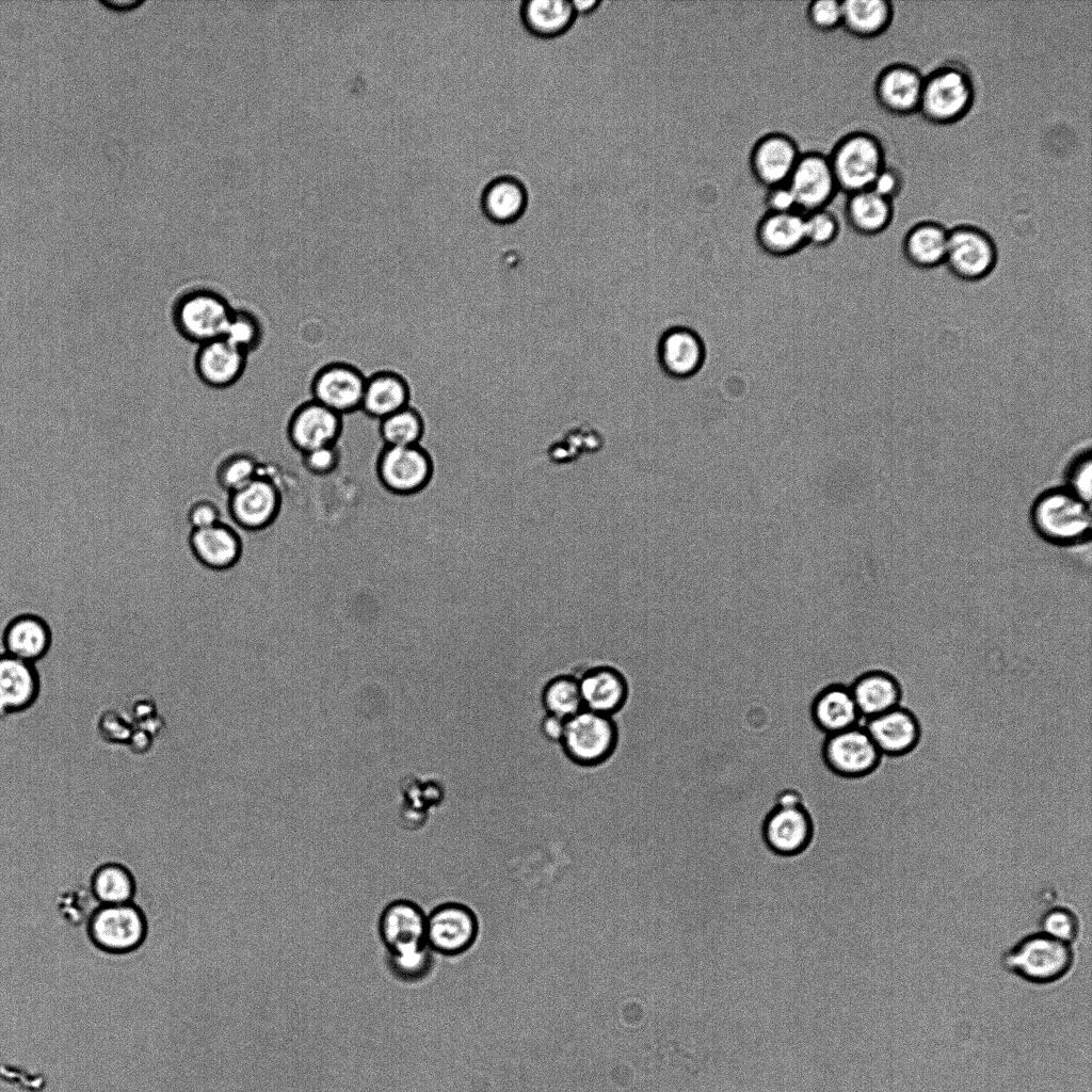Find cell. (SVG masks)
I'll return each mask as SVG.
<instances>
[{"label": "cell", "mask_w": 1092, "mask_h": 1092, "mask_svg": "<svg viewBox=\"0 0 1092 1092\" xmlns=\"http://www.w3.org/2000/svg\"><path fill=\"white\" fill-rule=\"evenodd\" d=\"M619 741L620 730L613 717L582 709L566 720L559 744L573 764L594 768L612 757Z\"/></svg>", "instance_id": "obj_7"}, {"label": "cell", "mask_w": 1092, "mask_h": 1092, "mask_svg": "<svg viewBox=\"0 0 1092 1092\" xmlns=\"http://www.w3.org/2000/svg\"><path fill=\"white\" fill-rule=\"evenodd\" d=\"M764 206L766 208V212L781 213L799 211L794 196L787 182L766 189Z\"/></svg>", "instance_id": "obj_49"}, {"label": "cell", "mask_w": 1092, "mask_h": 1092, "mask_svg": "<svg viewBox=\"0 0 1092 1092\" xmlns=\"http://www.w3.org/2000/svg\"><path fill=\"white\" fill-rule=\"evenodd\" d=\"M998 251L992 236L971 224H959L949 229L944 264L958 279L979 282L995 269Z\"/></svg>", "instance_id": "obj_8"}, {"label": "cell", "mask_w": 1092, "mask_h": 1092, "mask_svg": "<svg viewBox=\"0 0 1092 1092\" xmlns=\"http://www.w3.org/2000/svg\"><path fill=\"white\" fill-rule=\"evenodd\" d=\"M42 690L37 667L0 653V719L30 709Z\"/></svg>", "instance_id": "obj_23"}, {"label": "cell", "mask_w": 1092, "mask_h": 1092, "mask_svg": "<svg viewBox=\"0 0 1092 1092\" xmlns=\"http://www.w3.org/2000/svg\"><path fill=\"white\" fill-rule=\"evenodd\" d=\"M576 675L584 709L613 717L626 705L629 682L617 665L597 662L581 669Z\"/></svg>", "instance_id": "obj_17"}, {"label": "cell", "mask_w": 1092, "mask_h": 1092, "mask_svg": "<svg viewBox=\"0 0 1092 1092\" xmlns=\"http://www.w3.org/2000/svg\"><path fill=\"white\" fill-rule=\"evenodd\" d=\"M760 836L767 849L780 857H794L808 849L815 821L798 791L786 789L776 796L762 818Z\"/></svg>", "instance_id": "obj_3"}, {"label": "cell", "mask_w": 1092, "mask_h": 1092, "mask_svg": "<svg viewBox=\"0 0 1092 1092\" xmlns=\"http://www.w3.org/2000/svg\"><path fill=\"white\" fill-rule=\"evenodd\" d=\"M845 218L849 227L862 236H877L890 225L894 219V202L879 195L871 189L847 194Z\"/></svg>", "instance_id": "obj_31"}, {"label": "cell", "mask_w": 1092, "mask_h": 1092, "mask_svg": "<svg viewBox=\"0 0 1092 1092\" xmlns=\"http://www.w3.org/2000/svg\"><path fill=\"white\" fill-rule=\"evenodd\" d=\"M903 187L904 179L901 172L897 167L886 164L878 174L870 189L894 202L900 195Z\"/></svg>", "instance_id": "obj_48"}, {"label": "cell", "mask_w": 1092, "mask_h": 1092, "mask_svg": "<svg viewBox=\"0 0 1092 1092\" xmlns=\"http://www.w3.org/2000/svg\"><path fill=\"white\" fill-rule=\"evenodd\" d=\"M277 487L267 478L256 477L242 488L227 495L226 510L231 520L246 530H261L279 510Z\"/></svg>", "instance_id": "obj_20"}, {"label": "cell", "mask_w": 1092, "mask_h": 1092, "mask_svg": "<svg viewBox=\"0 0 1092 1092\" xmlns=\"http://www.w3.org/2000/svg\"><path fill=\"white\" fill-rule=\"evenodd\" d=\"M805 17L812 28L831 32L841 27L842 5L838 0H814L805 10Z\"/></svg>", "instance_id": "obj_45"}, {"label": "cell", "mask_w": 1092, "mask_h": 1092, "mask_svg": "<svg viewBox=\"0 0 1092 1092\" xmlns=\"http://www.w3.org/2000/svg\"><path fill=\"white\" fill-rule=\"evenodd\" d=\"M286 436L300 453L336 445L343 431V416L312 399L300 403L286 422Z\"/></svg>", "instance_id": "obj_15"}, {"label": "cell", "mask_w": 1092, "mask_h": 1092, "mask_svg": "<svg viewBox=\"0 0 1092 1092\" xmlns=\"http://www.w3.org/2000/svg\"><path fill=\"white\" fill-rule=\"evenodd\" d=\"M526 199L525 189L518 180L512 177H500L485 189L482 207L492 221L498 224H508L523 213Z\"/></svg>", "instance_id": "obj_36"}, {"label": "cell", "mask_w": 1092, "mask_h": 1092, "mask_svg": "<svg viewBox=\"0 0 1092 1092\" xmlns=\"http://www.w3.org/2000/svg\"><path fill=\"white\" fill-rule=\"evenodd\" d=\"M376 471L382 484L400 495L421 492L433 475V462L421 446L385 447L381 449Z\"/></svg>", "instance_id": "obj_13"}, {"label": "cell", "mask_w": 1092, "mask_h": 1092, "mask_svg": "<svg viewBox=\"0 0 1092 1092\" xmlns=\"http://www.w3.org/2000/svg\"><path fill=\"white\" fill-rule=\"evenodd\" d=\"M232 309L234 305L222 292L194 287L175 299L171 315L178 334L200 346L223 338Z\"/></svg>", "instance_id": "obj_4"}, {"label": "cell", "mask_w": 1092, "mask_h": 1092, "mask_svg": "<svg viewBox=\"0 0 1092 1092\" xmlns=\"http://www.w3.org/2000/svg\"><path fill=\"white\" fill-rule=\"evenodd\" d=\"M107 9L114 12H127L142 5L145 0H99Z\"/></svg>", "instance_id": "obj_51"}, {"label": "cell", "mask_w": 1092, "mask_h": 1092, "mask_svg": "<svg viewBox=\"0 0 1092 1092\" xmlns=\"http://www.w3.org/2000/svg\"><path fill=\"white\" fill-rule=\"evenodd\" d=\"M219 495L211 499H200L193 503L188 513V520L193 530L212 527L222 521L224 508Z\"/></svg>", "instance_id": "obj_46"}, {"label": "cell", "mask_w": 1092, "mask_h": 1092, "mask_svg": "<svg viewBox=\"0 0 1092 1092\" xmlns=\"http://www.w3.org/2000/svg\"><path fill=\"white\" fill-rule=\"evenodd\" d=\"M575 11L571 0H525L523 19L526 27L541 37H555L572 25Z\"/></svg>", "instance_id": "obj_35"}, {"label": "cell", "mask_w": 1092, "mask_h": 1092, "mask_svg": "<svg viewBox=\"0 0 1092 1092\" xmlns=\"http://www.w3.org/2000/svg\"><path fill=\"white\" fill-rule=\"evenodd\" d=\"M257 469V463L253 456L232 453L221 459L215 477L220 487L229 495L258 477Z\"/></svg>", "instance_id": "obj_41"}, {"label": "cell", "mask_w": 1092, "mask_h": 1092, "mask_svg": "<svg viewBox=\"0 0 1092 1092\" xmlns=\"http://www.w3.org/2000/svg\"><path fill=\"white\" fill-rule=\"evenodd\" d=\"M190 545L196 559L214 571L230 569L242 555L241 539L225 519L206 529L192 530Z\"/></svg>", "instance_id": "obj_29"}, {"label": "cell", "mask_w": 1092, "mask_h": 1092, "mask_svg": "<svg viewBox=\"0 0 1092 1092\" xmlns=\"http://www.w3.org/2000/svg\"><path fill=\"white\" fill-rule=\"evenodd\" d=\"M801 154L791 135L781 131L765 133L750 150V172L765 189L786 183Z\"/></svg>", "instance_id": "obj_16"}, {"label": "cell", "mask_w": 1092, "mask_h": 1092, "mask_svg": "<svg viewBox=\"0 0 1092 1092\" xmlns=\"http://www.w3.org/2000/svg\"><path fill=\"white\" fill-rule=\"evenodd\" d=\"M367 374L357 366L330 360L322 364L309 382V398L347 416L360 411Z\"/></svg>", "instance_id": "obj_10"}, {"label": "cell", "mask_w": 1092, "mask_h": 1092, "mask_svg": "<svg viewBox=\"0 0 1092 1092\" xmlns=\"http://www.w3.org/2000/svg\"><path fill=\"white\" fill-rule=\"evenodd\" d=\"M479 932L475 913L459 902H446L427 915L425 942L433 952L455 957L466 952Z\"/></svg>", "instance_id": "obj_12"}, {"label": "cell", "mask_w": 1092, "mask_h": 1092, "mask_svg": "<svg viewBox=\"0 0 1092 1092\" xmlns=\"http://www.w3.org/2000/svg\"><path fill=\"white\" fill-rule=\"evenodd\" d=\"M89 884L101 905L125 904L132 901L136 880L132 870L118 862H106L92 871Z\"/></svg>", "instance_id": "obj_34"}, {"label": "cell", "mask_w": 1092, "mask_h": 1092, "mask_svg": "<svg viewBox=\"0 0 1092 1092\" xmlns=\"http://www.w3.org/2000/svg\"><path fill=\"white\" fill-rule=\"evenodd\" d=\"M925 75L908 63H893L880 70L873 83L878 105L887 113H918Z\"/></svg>", "instance_id": "obj_18"}, {"label": "cell", "mask_w": 1092, "mask_h": 1092, "mask_svg": "<svg viewBox=\"0 0 1092 1092\" xmlns=\"http://www.w3.org/2000/svg\"><path fill=\"white\" fill-rule=\"evenodd\" d=\"M949 229L935 221H921L905 232L901 250L914 268L929 270L944 264Z\"/></svg>", "instance_id": "obj_30"}, {"label": "cell", "mask_w": 1092, "mask_h": 1092, "mask_svg": "<svg viewBox=\"0 0 1092 1092\" xmlns=\"http://www.w3.org/2000/svg\"><path fill=\"white\" fill-rule=\"evenodd\" d=\"M541 703L545 713L567 720L584 709L576 674L559 673L542 688Z\"/></svg>", "instance_id": "obj_37"}, {"label": "cell", "mask_w": 1092, "mask_h": 1092, "mask_svg": "<svg viewBox=\"0 0 1092 1092\" xmlns=\"http://www.w3.org/2000/svg\"><path fill=\"white\" fill-rule=\"evenodd\" d=\"M862 719H870L901 705L902 687L890 672L872 669L849 685Z\"/></svg>", "instance_id": "obj_28"}, {"label": "cell", "mask_w": 1092, "mask_h": 1092, "mask_svg": "<svg viewBox=\"0 0 1092 1092\" xmlns=\"http://www.w3.org/2000/svg\"><path fill=\"white\" fill-rule=\"evenodd\" d=\"M801 213L828 208L838 190L828 154L802 152L788 181Z\"/></svg>", "instance_id": "obj_14"}, {"label": "cell", "mask_w": 1092, "mask_h": 1092, "mask_svg": "<svg viewBox=\"0 0 1092 1092\" xmlns=\"http://www.w3.org/2000/svg\"><path fill=\"white\" fill-rule=\"evenodd\" d=\"M599 0H571L575 13H588L596 7Z\"/></svg>", "instance_id": "obj_52"}, {"label": "cell", "mask_w": 1092, "mask_h": 1092, "mask_svg": "<svg viewBox=\"0 0 1092 1092\" xmlns=\"http://www.w3.org/2000/svg\"><path fill=\"white\" fill-rule=\"evenodd\" d=\"M755 240L762 252L772 257H788L806 243L804 214L799 211L765 212L755 227Z\"/></svg>", "instance_id": "obj_26"}, {"label": "cell", "mask_w": 1092, "mask_h": 1092, "mask_svg": "<svg viewBox=\"0 0 1092 1092\" xmlns=\"http://www.w3.org/2000/svg\"><path fill=\"white\" fill-rule=\"evenodd\" d=\"M1027 518L1032 532L1049 546L1076 549L1091 543V502L1062 484L1039 492L1029 505Z\"/></svg>", "instance_id": "obj_1"}, {"label": "cell", "mask_w": 1092, "mask_h": 1092, "mask_svg": "<svg viewBox=\"0 0 1092 1092\" xmlns=\"http://www.w3.org/2000/svg\"><path fill=\"white\" fill-rule=\"evenodd\" d=\"M1 641L4 654L34 664L47 654L50 632L41 619L20 615L7 624Z\"/></svg>", "instance_id": "obj_32"}, {"label": "cell", "mask_w": 1092, "mask_h": 1092, "mask_svg": "<svg viewBox=\"0 0 1092 1092\" xmlns=\"http://www.w3.org/2000/svg\"><path fill=\"white\" fill-rule=\"evenodd\" d=\"M411 402V387L398 371L378 369L367 375L360 412L372 420L406 407Z\"/></svg>", "instance_id": "obj_27"}, {"label": "cell", "mask_w": 1092, "mask_h": 1092, "mask_svg": "<svg viewBox=\"0 0 1092 1092\" xmlns=\"http://www.w3.org/2000/svg\"><path fill=\"white\" fill-rule=\"evenodd\" d=\"M844 28L850 35L869 39L883 34L894 18V6L887 0L841 1Z\"/></svg>", "instance_id": "obj_33"}, {"label": "cell", "mask_w": 1092, "mask_h": 1092, "mask_svg": "<svg viewBox=\"0 0 1092 1092\" xmlns=\"http://www.w3.org/2000/svg\"><path fill=\"white\" fill-rule=\"evenodd\" d=\"M223 338L250 355L256 352L263 342V322L253 309L244 306H234Z\"/></svg>", "instance_id": "obj_39"}, {"label": "cell", "mask_w": 1092, "mask_h": 1092, "mask_svg": "<svg viewBox=\"0 0 1092 1092\" xmlns=\"http://www.w3.org/2000/svg\"><path fill=\"white\" fill-rule=\"evenodd\" d=\"M566 720L545 713L540 722V732L543 737L553 743H560L565 728Z\"/></svg>", "instance_id": "obj_50"}, {"label": "cell", "mask_w": 1092, "mask_h": 1092, "mask_svg": "<svg viewBox=\"0 0 1092 1092\" xmlns=\"http://www.w3.org/2000/svg\"><path fill=\"white\" fill-rule=\"evenodd\" d=\"M89 935L102 951L125 953L138 949L146 935V921L133 903L101 905L89 924Z\"/></svg>", "instance_id": "obj_11"}, {"label": "cell", "mask_w": 1092, "mask_h": 1092, "mask_svg": "<svg viewBox=\"0 0 1092 1092\" xmlns=\"http://www.w3.org/2000/svg\"><path fill=\"white\" fill-rule=\"evenodd\" d=\"M427 915L414 901L396 899L381 912L378 922L380 938L387 952L427 945Z\"/></svg>", "instance_id": "obj_22"}, {"label": "cell", "mask_w": 1092, "mask_h": 1092, "mask_svg": "<svg viewBox=\"0 0 1092 1092\" xmlns=\"http://www.w3.org/2000/svg\"><path fill=\"white\" fill-rule=\"evenodd\" d=\"M975 83L964 66L948 62L925 75L918 113L933 125H951L975 102Z\"/></svg>", "instance_id": "obj_2"}, {"label": "cell", "mask_w": 1092, "mask_h": 1092, "mask_svg": "<svg viewBox=\"0 0 1092 1092\" xmlns=\"http://www.w3.org/2000/svg\"><path fill=\"white\" fill-rule=\"evenodd\" d=\"M1040 928L1042 933L1071 944L1078 933V920L1067 908L1055 906L1043 914Z\"/></svg>", "instance_id": "obj_44"}, {"label": "cell", "mask_w": 1092, "mask_h": 1092, "mask_svg": "<svg viewBox=\"0 0 1092 1092\" xmlns=\"http://www.w3.org/2000/svg\"><path fill=\"white\" fill-rule=\"evenodd\" d=\"M828 157L838 190L846 194L870 189L886 165L882 142L864 130L851 131L839 138Z\"/></svg>", "instance_id": "obj_5"}, {"label": "cell", "mask_w": 1092, "mask_h": 1092, "mask_svg": "<svg viewBox=\"0 0 1092 1092\" xmlns=\"http://www.w3.org/2000/svg\"><path fill=\"white\" fill-rule=\"evenodd\" d=\"M1062 485L1091 502L1092 453L1090 447L1077 450L1065 463L1062 470Z\"/></svg>", "instance_id": "obj_42"}, {"label": "cell", "mask_w": 1092, "mask_h": 1092, "mask_svg": "<svg viewBox=\"0 0 1092 1092\" xmlns=\"http://www.w3.org/2000/svg\"><path fill=\"white\" fill-rule=\"evenodd\" d=\"M864 727L883 757L908 755L921 738L917 716L901 705L865 720Z\"/></svg>", "instance_id": "obj_19"}, {"label": "cell", "mask_w": 1092, "mask_h": 1092, "mask_svg": "<svg viewBox=\"0 0 1092 1092\" xmlns=\"http://www.w3.org/2000/svg\"><path fill=\"white\" fill-rule=\"evenodd\" d=\"M803 214L807 244L816 247H825L837 239L840 231V222L838 216L829 208Z\"/></svg>", "instance_id": "obj_43"}, {"label": "cell", "mask_w": 1092, "mask_h": 1092, "mask_svg": "<svg viewBox=\"0 0 1092 1092\" xmlns=\"http://www.w3.org/2000/svg\"><path fill=\"white\" fill-rule=\"evenodd\" d=\"M706 358L705 343L694 330L674 326L667 330L657 344V359L671 378L689 379L695 375Z\"/></svg>", "instance_id": "obj_24"}, {"label": "cell", "mask_w": 1092, "mask_h": 1092, "mask_svg": "<svg viewBox=\"0 0 1092 1092\" xmlns=\"http://www.w3.org/2000/svg\"><path fill=\"white\" fill-rule=\"evenodd\" d=\"M389 971L400 981L414 983L423 980L433 967V951L428 945L387 952Z\"/></svg>", "instance_id": "obj_40"}, {"label": "cell", "mask_w": 1092, "mask_h": 1092, "mask_svg": "<svg viewBox=\"0 0 1092 1092\" xmlns=\"http://www.w3.org/2000/svg\"><path fill=\"white\" fill-rule=\"evenodd\" d=\"M1001 961L1008 970L1024 980L1047 984L1069 973L1074 963V952L1069 943L1039 932L1018 941L1005 952Z\"/></svg>", "instance_id": "obj_6"}, {"label": "cell", "mask_w": 1092, "mask_h": 1092, "mask_svg": "<svg viewBox=\"0 0 1092 1092\" xmlns=\"http://www.w3.org/2000/svg\"><path fill=\"white\" fill-rule=\"evenodd\" d=\"M864 725L824 736L821 759L832 774L846 780H860L872 774L882 761Z\"/></svg>", "instance_id": "obj_9"}, {"label": "cell", "mask_w": 1092, "mask_h": 1092, "mask_svg": "<svg viewBox=\"0 0 1092 1092\" xmlns=\"http://www.w3.org/2000/svg\"><path fill=\"white\" fill-rule=\"evenodd\" d=\"M425 433L422 414L411 404L378 423V434L385 447L420 445Z\"/></svg>", "instance_id": "obj_38"}, {"label": "cell", "mask_w": 1092, "mask_h": 1092, "mask_svg": "<svg viewBox=\"0 0 1092 1092\" xmlns=\"http://www.w3.org/2000/svg\"><path fill=\"white\" fill-rule=\"evenodd\" d=\"M809 717L824 736L860 725L862 720L849 685L842 682L829 684L815 694Z\"/></svg>", "instance_id": "obj_25"}, {"label": "cell", "mask_w": 1092, "mask_h": 1092, "mask_svg": "<svg viewBox=\"0 0 1092 1092\" xmlns=\"http://www.w3.org/2000/svg\"><path fill=\"white\" fill-rule=\"evenodd\" d=\"M304 467L315 475H327L335 470L340 462V450L336 445L323 446L301 453Z\"/></svg>", "instance_id": "obj_47"}, {"label": "cell", "mask_w": 1092, "mask_h": 1092, "mask_svg": "<svg viewBox=\"0 0 1092 1092\" xmlns=\"http://www.w3.org/2000/svg\"><path fill=\"white\" fill-rule=\"evenodd\" d=\"M247 360V354L224 338H219L198 346L194 356V370L207 387L226 390L242 379Z\"/></svg>", "instance_id": "obj_21"}]
</instances>
